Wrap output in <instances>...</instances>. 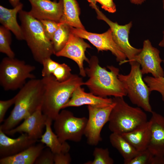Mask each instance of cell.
Listing matches in <instances>:
<instances>
[{
  "instance_id": "7402d4cb",
  "label": "cell",
  "mask_w": 164,
  "mask_h": 164,
  "mask_svg": "<svg viewBox=\"0 0 164 164\" xmlns=\"http://www.w3.org/2000/svg\"><path fill=\"white\" fill-rule=\"evenodd\" d=\"M53 121L48 118L46 123L45 131L42 135L40 142L45 144L54 154L68 152L70 145L66 142H61L56 134L53 131L51 128Z\"/></svg>"
},
{
  "instance_id": "ba28073f",
  "label": "cell",
  "mask_w": 164,
  "mask_h": 164,
  "mask_svg": "<svg viewBox=\"0 0 164 164\" xmlns=\"http://www.w3.org/2000/svg\"><path fill=\"white\" fill-rule=\"evenodd\" d=\"M53 121L55 133L61 142H78L84 135L87 118L76 117L70 111L63 110Z\"/></svg>"
},
{
  "instance_id": "ab89813d",
  "label": "cell",
  "mask_w": 164,
  "mask_h": 164,
  "mask_svg": "<svg viewBox=\"0 0 164 164\" xmlns=\"http://www.w3.org/2000/svg\"><path fill=\"white\" fill-rule=\"evenodd\" d=\"M163 7L164 10V0H162Z\"/></svg>"
},
{
  "instance_id": "3957f363",
  "label": "cell",
  "mask_w": 164,
  "mask_h": 164,
  "mask_svg": "<svg viewBox=\"0 0 164 164\" xmlns=\"http://www.w3.org/2000/svg\"><path fill=\"white\" fill-rule=\"evenodd\" d=\"M41 80L44 87L42 111L53 121L75 89L83 85L84 82L81 77L76 74H72L68 79L63 82L57 80L53 75L43 77Z\"/></svg>"
},
{
  "instance_id": "d4e9b609",
  "label": "cell",
  "mask_w": 164,
  "mask_h": 164,
  "mask_svg": "<svg viewBox=\"0 0 164 164\" xmlns=\"http://www.w3.org/2000/svg\"><path fill=\"white\" fill-rule=\"evenodd\" d=\"M60 23L59 27L51 40L54 54L64 47L68 40L70 33V26Z\"/></svg>"
},
{
  "instance_id": "8fae6325",
  "label": "cell",
  "mask_w": 164,
  "mask_h": 164,
  "mask_svg": "<svg viewBox=\"0 0 164 164\" xmlns=\"http://www.w3.org/2000/svg\"><path fill=\"white\" fill-rule=\"evenodd\" d=\"M160 53L149 39H146L143 42L141 52L128 63L135 61L139 63L143 75L151 73L155 77H164V71L161 66L163 60Z\"/></svg>"
},
{
  "instance_id": "836d02e7",
  "label": "cell",
  "mask_w": 164,
  "mask_h": 164,
  "mask_svg": "<svg viewBox=\"0 0 164 164\" xmlns=\"http://www.w3.org/2000/svg\"><path fill=\"white\" fill-rule=\"evenodd\" d=\"M91 6L97 2L101 5L102 8L108 12L113 13L116 12V6L113 0H87Z\"/></svg>"
},
{
  "instance_id": "ffe728a7",
  "label": "cell",
  "mask_w": 164,
  "mask_h": 164,
  "mask_svg": "<svg viewBox=\"0 0 164 164\" xmlns=\"http://www.w3.org/2000/svg\"><path fill=\"white\" fill-rule=\"evenodd\" d=\"M46 147L41 142L34 144L15 155L1 158L0 164H33Z\"/></svg>"
},
{
  "instance_id": "30bf717a",
  "label": "cell",
  "mask_w": 164,
  "mask_h": 164,
  "mask_svg": "<svg viewBox=\"0 0 164 164\" xmlns=\"http://www.w3.org/2000/svg\"><path fill=\"white\" fill-rule=\"evenodd\" d=\"M114 105L113 101L110 105L103 108L88 105L89 117L84 135L90 145H96L102 141L101 135V130L108 121L111 112Z\"/></svg>"
},
{
  "instance_id": "f35d334b",
  "label": "cell",
  "mask_w": 164,
  "mask_h": 164,
  "mask_svg": "<svg viewBox=\"0 0 164 164\" xmlns=\"http://www.w3.org/2000/svg\"><path fill=\"white\" fill-rule=\"evenodd\" d=\"M162 38L161 41L159 43V46L161 47H164V30L163 32Z\"/></svg>"
},
{
  "instance_id": "4dcf8cb0",
  "label": "cell",
  "mask_w": 164,
  "mask_h": 164,
  "mask_svg": "<svg viewBox=\"0 0 164 164\" xmlns=\"http://www.w3.org/2000/svg\"><path fill=\"white\" fill-rule=\"evenodd\" d=\"M54 153L49 148H44L36 159L35 164H54Z\"/></svg>"
},
{
  "instance_id": "603a6c76",
  "label": "cell",
  "mask_w": 164,
  "mask_h": 164,
  "mask_svg": "<svg viewBox=\"0 0 164 164\" xmlns=\"http://www.w3.org/2000/svg\"><path fill=\"white\" fill-rule=\"evenodd\" d=\"M80 9L76 0H63V13L60 22L85 29L79 18Z\"/></svg>"
},
{
  "instance_id": "ac0fdd59",
  "label": "cell",
  "mask_w": 164,
  "mask_h": 164,
  "mask_svg": "<svg viewBox=\"0 0 164 164\" xmlns=\"http://www.w3.org/2000/svg\"><path fill=\"white\" fill-rule=\"evenodd\" d=\"M113 103L112 98L98 96L90 92L87 93L81 86H79L74 90L70 98L63 106L62 109L84 105L103 108L108 106Z\"/></svg>"
},
{
  "instance_id": "d590c367",
  "label": "cell",
  "mask_w": 164,
  "mask_h": 164,
  "mask_svg": "<svg viewBox=\"0 0 164 164\" xmlns=\"http://www.w3.org/2000/svg\"><path fill=\"white\" fill-rule=\"evenodd\" d=\"M71 158L68 152H61L54 154L55 164H69L71 162Z\"/></svg>"
},
{
  "instance_id": "d6a6232c",
  "label": "cell",
  "mask_w": 164,
  "mask_h": 164,
  "mask_svg": "<svg viewBox=\"0 0 164 164\" xmlns=\"http://www.w3.org/2000/svg\"><path fill=\"white\" fill-rule=\"evenodd\" d=\"M59 63L52 60L51 58L44 60L42 65L43 66L41 71L43 77H47L52 74L59 64Z\"/></svg>"
},
{
  "instance_id": "2e32d148",
  "label": "cell",
  "mask_w": 164,
  "mask_h": 164,
  "mask_svg": "<svg viewBox=\"0 0 164 164\" xmlns=\"http://www.w3.org/2000/svg\"><path fill=\"white\" fill-rule=\"evenodd\" d=\"M47 118L40 108L24 119L19 125L4 132L8 135H13L17 133H26L31 138L37 140L41 138L43 134Z\"/></svg>"
},
{
  "instance_id": "5b68a950",
  "label": "cell",
  "mask_w": 164,
  "mask_h": 164,
  "mask_svg": "<svg viewBox=\"0 0 164 164\" xmlns=\"http://www.w3.org/2000/svg\"><path fill=\"white\" fill-rule=\"evenodd\" d=\"M115 105L111 112L108 128L112 133L120 134L131 132L146 123V113L139 107L129 105L123 97L112 98Z\"/></svg>"
},
{
  "instance_id": "44dd1931",
  "label": "cell",
  "mask_w": 164,
  "mask_h": 164,
  "mask_svg": "<svg viewBox=\"0 0 164 164\" xmlns=\"http://www.w3.org/2000/svg\"><path fill=\"white\" fill-rule=\"evenodd\" d=\"M150 127L149 121L131 132L121 135L140 152L148 148L150 139Z\"/></svg>"
},
{
  "instance_id": "8992f818",
  "label": "cell",
  "mask_w": 164,
  "mask_h": 164,
  "mask_svg": "<svg viewBox=\"0 0 164 164\" xmlns=\"http://www.w3.org/2000/svg\"><path fill=\"white\" fill-rule=\"evenodd\" d=\"M131 69L128 74L119 73L118 77L123 84L131 102L145 111H153L149 102L151 92L142 78L140 65L136 62H129Z\"/></svg>"
},
{
  "instance_id": "52a82bcc",
  "label": "cell",
  "mask_w": 164,
  "mask_h": 164,
  "mask_svg": "<svg viewBox=\"0 0 164 164\" xmlns=\"http://www.w3.org/2000/svg\"><path fill=\"white\" fill-rule=\"evenodd\" d=\"M35 66L22 60L8 57L4 58L0 64V84L6 91L20 89L27 79L36 78L32 73Z\"/></svg>"
},
{
  "instance_id": "4316f807",
  "label": "cell",
  "mask_w": 164,
  "mask_h": 164,
  "mask_svg": "<svg viewBox=\"0 0 164 164\" xmlns=\"http://www.w3.org/2000/svg\"><path fill=\"white\" fill-rule=\"evenodd\" d=\"M94 157L92 161H88L85 164H113V159L110 156L108 148L96 147L93 152Z\"/></svg>"
},
{
  "instance_id": "9a60e30c",
  "label": "cell",
  "mask_w": 164,
  "mask_h": 164,
  "mask_svg": "<svg viewBox=\"0 0 164 164\" xmlns=\"http://www.w3.org/2000/svg\"><path fill=\"white\" fill-rule=\"evenodd\" d=\"M31 5L29 14L39 20H50L60 22L63 11V0H28Z\"/></svg>"
},
{
  "instance_id": "484cf974",
  "label": "cell",
  "mask_w": 164,
  "mask_h": 164,
  "mask_svg": "<svg viewBox=\"0 0 164 164\" xmlns=\"http://www.w3.org/2000/svg\"><path fill=\"white\" fill-rule=\"evenodd\" d=\"M11 35L10 31L2 25L0 26V52L8 57L15 58V54L10 45Z\"/></svg>"
},
{
  "instance_id": "277c9868",
  "label": "cell",
  "mask_w": 164,
  "mask_h": 164,
  "mask_svg": "<svg viewBox=\"0 0 164 164\" xmlns=\"http://www.w3.org/2000/svg\"><path fill=\"white\" fill-rule=\"evenodd\" d=\"M23 34L33 58L42 64L45 59L54 54L51 40L46 36L40 21L32 16L28 12H19Z\"/></svg>"
},
{
  "instance_id": "f546056e",
  "label": "cell",
  "mask_w": 164,
  "mask_h": 164,
  "mask_svg": "<svg viewBox=\"0 0 164 164\" xmlns=\"http://www.w3.org/2000/svg\"><path fill=\"white\" fill-rule=\"evenodd\" d=\"M71 70L70 67L65 63H60L55 70L52 75L56 79L60 81L63 82L68 79L72 75Z\"/></svg>"
},
{
  "instance_id": "e0dca14e",
  "label": "cell",
  "mask_w": 164,
  "mask_h": 164,
  "mask_svg": "<svg viewBox=\"0 0 164 164\" xmlns=\"http://www.w3.org/2000/svg\"><path fill=\"white\" fill-rule=\"evenodd\" d=\"M37 141L26 133H21L17 138H12L0 129V158L16 154L36 144Z\"/></svg>"
},
{
  "instance_id": "7c38bea8",
  "label": "cell",
  "mask_w": 164,
  "mask_h": 164,
  "mask_svg": "<svg viewBox=\"0 0 164 164\" xmlns=\"http://www.w3.org/2000/svg\"><path fill=\"white\" fill-rule=\"evenodd\" d=\"M70 29L71 32L76 36L88 40L97 48L98 52L110 51L119 63L126 60L125 55L119 49L114 42L110 28L101 34L93 33L85 29L71 26Z\"/></svg>"
},
{
  "instance_id": "5bb4252c",
  "label": "cell",
  "mask_w": 164,
  "mask_h": 164,
  "mask_svg": "<svg viewBox=\"0 0 164 164\" xmlns=\"http://www.w3.org/2000/svg\"><path fill=\"white\" fill-rule=\"evenodd\" d=\"M89 48H91V46L88 43L82 38L76 36L70 31L68 40L66 45L55 55L57 56L68 58L75 61L78 66L80 74L85 77L86 75L83 63L84 61L87 63L89 61V60L85 55L86 49Z\"/></svg>"
},
{
  "instance_id": "4fadbf2b",
  "label": "cell",
  "mask_w": 164,
  "mask_h": 164,
  "mask_svg": "<svg viewBox=\"0 0 164 164\" xmlns=\"http://www.w3.org/2000/svg\"><path fill=\"white\" fill-rule=\"evenodd\" d=\"M150 137L148 149L155 157V164H164V117L152 112Z\"/></svg>"
},
{
  "instance_id": "8d00e7d4",
  "label": "cell",
  "mask_w": 164,
  "mask_h": 164,
  "mask_svg": "<svg viewBox=\"0 0 164 164\" xmlns=\"http://www.w3.org/2000/svg\"><path fill=\"white\" fill-rule=\"evenodd\" d=\"M146 1V0H130L131 3L135 5H141Z\"/></svg>"
},
{
  "instance_id": "9c48e42d",
  "label": "cell",
  "mask_w": 164,
  "mask_h": 164,
  "mask_svg": "<svg viewBox=\"0 0 164 164\" xmlns=\"http://www.w3.org/2000/svg\"><path fill=\"white\" fill-rule=\"evenodd\" d=\"M92 8L94 9L97 14V18L105 21L109 26L112 33L113 40L119 49L125 55L128 60L119 63L121 65L128 62L133 59L141 51L142 49L132 46L129 41V35L132 26V21L125 25H119L108 19L98 9L96 5Z\"/></svg>"
},
{
  "instance_id": "cb8c5ba5",
  "label": "cell",
  "mask_w": 164,
  "mask_h": 164,
  "mask_svg": "<svg viewBox=\"0 0 164 164\" xmlns=\"http://www.w3.org/2000/svg\"><path fill=\"white\" fill-rule=\"evenodd\" d=\"M109 140L112 145L123 158L124 162L132 159L139 152L120 134L112 133L110 135Z\"/></svg>"
},
{
  "instance_id": "1f68e13d",
  "label": "cell",
  "mask_w": 164,
  "mask_h": 164,
  "mask_svg": "<svg viewBox=\"0 0 164 164\" xmlns=\"http://www.w3.org/2000/svg\"><path fill=\"white\" fill-rule=\"evenodd\" d=\"M40 21L43 26L46 36L51 41L55 32L60 26V22L50 20H42Z\"/></svg>"
},
{
  "instance_id": "7a4b0ae2",
  "label": "cell",
  "mask_w": 164,
  "mask_h": 164,
  "mask_svg": "<svg viewBox=\"0 0 164 164\" xmlns=\"http://www.w3.org/2000/svg\"><path fill=\"white\" fill-rule=\"evenodd\" d=\"M44 87L41 79H30L15 95L14 107L9 116L0 126L3 132L10 130L22 120L41 108Z\"/></svg>"
},
{
  "instance_id": "6da1fadb",
  "label": "cell",
  "mask_w": 164,
  "mask_h": 164,
  "mask_svg": "<svg viewBox=\"0 0 164 164\" xmlns=\"http://www.w3.org/2000/svg\"><path fill=\"white\" fill-rule=\"evenodd\" d=\"M88 67L85 68L88 80L84 82L90 92L95 95L103 97L109 96L123 97L127 95L126 91L119 79V69L112 65L108 66L106 69L101 66L96 56L90 59Z\"/></svg>"
},
{
  "instance_id": "74e56055",
  "label": "cell",
  "mask_w": 164,
  "mask_h": 164,
  "mask_svg": "<svg viewBox=\"0 0 164 164\" xmlns=\"http://www.w3.org/2000/svg\"><path fill=\"white\" fill-rule=\"evenodd\" d=\"M20 0H9V1L12 6L14 8L20 2Z\"/></svg>"
},
{
  "instance_id": "83f0119b",
  "label": "cell",
  "mask_w": 164,
  "mask_h": 164,
  "mask_svg": "<svg viewBox=\"0 0 164 164\" xmlns=\"http://www.w3.org/2000/svg\"><path fill=\"white\" fill-rule=\"evenodd\" d=\"M163 62L164 63V60ZM143 79L150 91H155L159 93L161 95L162 100L164 102V77H155L147 76Z\"/></svg>"
},
{
  "instance_id": "d6986e66",
  "label": "cell",
  "mask_w": 164,
  "mask_h": 164,
  "mask_svg": "<svg viewBox=\"0 0 164 164\" xmlns=\"http://www.w3.org/2000/svg\"><path fill=\"white\" fill-rule=\"evenodd\" d=\"M23 4L20 2L12 9L0 5V22L2 25L11 31L19 40H24L22 30L17 20V15L22 10Z\"/></svg>"
},
{
  "instance_id": "e575fe53",
  "label": "cell",
  "mask_w": 164,
  "mask_h": 164,
  "mask_svg": "<svg viewBox=\"0 0 164 164\" xmlns=\"http://www.w3.org/2000/svg\"><path fill=\"white\" fill-rule=\"evenodd\" d=\"M16 99V96L12 98L5 100L0 101V123L3 122L5 114L8 109L14 104Z\"/></svg>"
},
{
  "instance_id": "f1b7e54d",
  "label": "cell",
  "mask_w": 164,
  "mask_h": 164,
  "mask_svg": "<svg viewBox=\"0 0 164 164\" xmlns=\"http://www.w3.org/2000/svg\"><path fill=\"white\" fill-rule=\"evenodd\" d=\"M155 157L147 149L142 151L132 159L125 162V164H154Z\"/></svg>"
}]
</instances>
